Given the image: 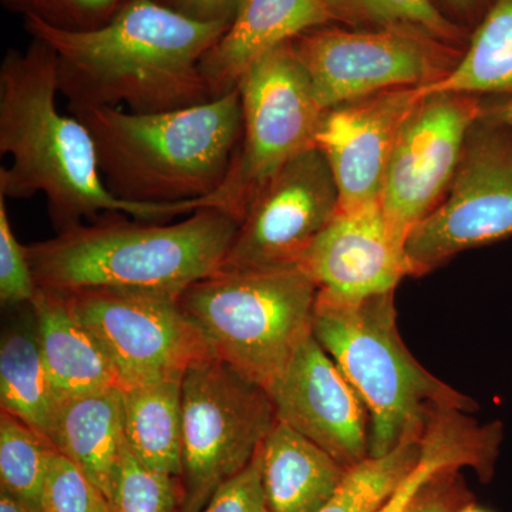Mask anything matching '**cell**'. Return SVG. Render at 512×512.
<instances>
[{
	"mask_svg": "<svg viewBox=\"0 0 512 512\" xmlns=\"http://www.w3.org/2000/svg\"><path fill=\"white\" fill-rule=\"evenodd\" d=\"M228 28L188 18L158 0H126L109 22L86 32L25 18L32 39L55 52L57 86L69 110L126 104L137 114L214 100L200 63Z\"/></svg>",
	"mask_w": 512,
	"mask_h": 512,
	"instance_id": "obj_1",
	"label": "cell"
},
{
	"mask_svg": "<svg viewBox=\"0 0 512 512\" xmlns=\"http://www.w3.org/2000/svg\"><path fill=\"white\" fill-rule=\"evenodd\" d=\"M57 94V59L49 46L33 39L28 49L6 53L0 66V153L12 163L0 168V195H45L57 232L107 214L158 222L217 208L214 198L134 204L114 197L101 177L92 133L57 109Z\"/></svg>",
	"mask_w": 512,
	"mask_h": 512,
	"instance_id": "obj_2",
	"label": "cell"
},
{
	"mask_svg": "<svg viewBox=\"0 0 512 512\" xmlns=\"http://www.w3.org/2000/svg\"><path fill=\"white\" fill-rule=\"evenodd\" d=\"M121 215H103L28 245L37 288L62 295L111 289L180 296L221 271L239 228L237 218L214 207L170 225Z\"/></svg>",
	"mask_w": 512,
	"mask_h": 512,
	"instance_id": "obj_3",
	"label": "cell"
},
{
	"mask_svg": "<svg viewBox=\"0 0 512 512\" xmlns=\"http://www.w3.org/2000/svg\"><path fill=\"white\" fill-rule=\"evenodd\" d=\"M69 111L92 133L107 190L134 204L215 198L242 136L238 89L165 113L137 114L121 107Z\"/></svg>",
	"mask_w": 512,
	"mask_h": 512,
	"instance_id": "obj_4",
	"label": "cell"
},
{
	"mask_svg": "<svg viewBox=\"0 0 512 512\" xmlns=\"http://www.w3.org/2000/svg\"><path fill=\"white\" fill-rule=\"evenodd\" d=\"M312 333L365 404L370 457L421 436L440 410H477L471 397L431 375L404 345L394 292L346 301L318 289Z\"/></svg>",
	"mask_w": 512,
	"mask_h": 512,
	"instance_id": "obj_5",
	"label": "cell"
},
{
	"mask_svg": "<svg viewBox=\"0 0 512 512\" xmlns=\"http://www.w3.org/2000/svg\"><path fill=\"white\" fill-rule=\"evenodd\" d=\"M316 298L318 286L291 266L220 271L178 301L212 355L268 390L312 335Z\"/></svg>",
	"mask_w": 512,
	"mask_h": 512,
	"instance_id": "obj_6",
	"label": "cell"
},
{
	"mask_svg": "<svg viewBox=\"0 0 512 512\" xmlns=\"http://www.w3.org/2000/svg\"><path fill=\"white\" fill-rule=\"evenodd\" d=\"M183 406L178 512H202L215 491L254 460L278 417L264 386L215 356L185 372Z\"/></svg>",
	"mask_w": 512,
	"mask_h": 512,
	"instance_id": "obj_7",
	"label": "cell"
},
{
	"mask_svg": "<svg viewBox=\"0 0 512 512\" xmlns=\"http://www.w3.org/2000/svg\"><path fill=\"white\" fill-rule=\"evenodd\" d=\"M242 136L231 170L215 194L241 224L249 205L289 161L315 147L325 110L291 43L252 64L238 84Z\"/></svg>",
	"mask_w": 512,
	"mask_h": 512,
	"instance_id": "obj_8",
	"label": "cell"
},
{
	"mask_svg": "<svg viewBox=\"0 0 512 512\" xmlns=\"http://www.w3.org/2000/svg\"><path fill=\"white\" fill-rule=\"evenodd\" d=\"M512 237V127L481 113L440 204L412 229L410 275L429 274L471 248Z\"/></svg>",
	"mask_w": 512,
	"mask_h": 512,
	"instance_id": "obj_9",
	"label": "cell"
},
{
	"mask_svg": "<svg viewBox=\"0 0 512 512\" xmlns=\"http://www.w3.org/2000/svg\"><path fill=\"white\" fill-rule=\"evenodd\" d=\"M323 110L399 87L441 82L463 57L461 47L394 29L308 30L291 42Z\"/></svg>",
	"mask_w": 512,
	"mask_h": 512,
	"instance_id": "obj_10",
	"label": "cell"
},
{
	"mask_svg": "<svg viewBox=\"0 0 512 512\" xmlns=\"http://www.w3.org/2000/svg\"><path fill=\"white\" fill-rule=\"evenodd\" d=\"M66 296L106 353L120 390L183 377L194 363L214 356L180 296L111 289Z\"/></svg>",
	"mask_w": 512,
	"mask_h": 512,
	"instance_id": "obj_11",
	"label": "cell"
},
{
	"mask_svg": "<svg viewBox=\"0 0 512 512\" xmlns=\"http://www.w3.org/2000/svg\"><path fill=\"white\" fill-rule=\"evenodd\" d=\"M483 107V97L474 94H427L404 123L379 201L390 231L402 244L446 195L468 131Z\"/></svg>",
	"mask_w": 512,
	"mask_h": 512,
	"instance_id": "obj_12",
	"label": "cell"
},
{
	"mask_svg": "<svg viewBox=\"0 0 512 512\" xmlns=\"http://www.w3.org/2000/svg\"><path fill=\"white\" fill-rule=\"evenodd\" d=\"M339 211V191L319 148L289 161L258 192L221 271L298 266Z\"/></svg>",
	"mask_w": 512,
	"mask_h": 512,
	"instance_id": "obj_13",
	"label": "cell"
},
{
	"mask_svg": "<svg viewBox=\"0 0 512 512\" xmlns=\"http://www.w3.org/2000/svg\"><path fill=\"white\" fill-rule=\"evenodd\" d=\"M268 393L278 420L318 444L346 470L370 457L365 404L313 333Z\"/></svg>",
	"mask_w": 512,
	"mask_h": 512,
	"instance_id": "obj_14",
	"label": "cell"
},
{
	"mask_svg": "<svg viewBox=\"0 0 512 512\" xmlns=\"http://www.w3.org/2000/svg\"><path fill=\"white\" fill-rule=\"evenodd\" d=\"M421 99L420 87H399L323 113L315 147L322 151L338 185L339 211L379 204L397 138Z\"/></svg>",
	"mask_w": 512,
	"mask_h": 512,
	"instance_id": "obj_15",
	"label": "cell"
},
{
	"mask_svg": "<svg viewBox=\"0 0 512 512\" xmlns=\"http://www.w3.org/2000/svg\"><path fill=\"white\" fill-rule=\"evenodd\" d=\"M298 268L319 291L346 301L394 292L410 275L404 244L390 231L380 204L338 211Z\"/></svg>",
	"mask_w": 512,
	"mask_h": 512,
	"instance_id": "obj_16",
	"label": "cell"
},
{
	"mask_svg": "<svg viewBox=\"0 0 512 512\" xmlns=\"http://www.w3.org/2000/svg\"><path fill=\"white\" fill-rule=\"evenodd\" d=\"M333 22L326 0H244L200 63L215 99L237 89L252 64L308 30Z\"/></svg>",
	"mask_w": 512,
	"mask_h": 512,
	"instance_id": "obj_17",
	"label": "cell"
},
{
	"mask_svg": "<svg viewBox=\"0 0 512 512\" xmlns=\"http://www.w3.org/2000/svg\"><path fill=\"white\" fill-rule=\"evenodd\" d=\"M30 306L40 353L60 400L120 389L110 360L74 311L69 296L37 288Z\"/></svg>",
	"mask_w": 512,
	"mask_h": 512,
	"instance_id": "obj_18",
	"label": "cell"
},
{
	"mask_svg": "<svg viewBox=\"0 0 512 512\" xmlns=\"http://www.w3.org/2000/svg\"><path fill=\"white\" fill-rule=\"evenodd\" d=\"M501 441L500 421L478 424L460 410L434 413L421 436L419 458L376 512H406L421 488L444 471L470 467L487 483L493 477Z\"/></svg>",
	"mask_w": 512,
	"mask_h": 512,
	"instance_id": "obj_19",
	"label": "cell"
},
{
	"mask_svg": "<svg viewBox=\"0 0 512 512\" xmlns=\"http://www.w3.org/2000/svg\"><path fill=\"white\" fill-rule=\"evenodd\" d=\"M50 440L110 503L126 441L120 389L62 400L57 407Z\"/></svg>",
	"mask_w": 512,
	"mask_h": 512,
	"instance_id": "obj_20",
	"label": "cell"
},
{
	"mask_svg": "<svg viewBox=\"0 0 512 512\" xmlns=\"http://www.w3.org/2000/svg\"><path fill=\"white\" fill-rule=\"evenodd\" d=\"M259 457L272 512H318L348 473L322 447L281 420L259 448Z\"/></svg>",
	"mask_w": 512,
	"mask_h": 512,
	"instance_id": "obj_21",
	"label": "cell"
},
{
	"mask_svg": "<svg viewBox=\"0 0 512 512\" xmlns=\"http://www.w3.org/2000/svg\"><path fill=\"white\" fill-rule=\"evenodd\" d=\"M183 377L120 390L128 446L146 466L178 478L183 473Z\"/></svg>",
	"mask_w": 512,
	"mask_h": 512,
	"instance_id": "obj_22",
	"label": "cell"
},
{
	"mask_svg": "<svg viewBox=\"0 0 512 512\" xmlns=\"http://www.w3.org/2000/svg\"><path fill=\"white\" fill-rule=\"evenodd\" d=\"M444 92L512 100V0H493L456 69L441 82L420 87L423 97Z\"/></svg>",
	"mask_w": 512,
	"mask_h": 512,
	"instance_id": "obj_23",
	"label": "cell"
},
{
	"mask_svg": "<svg viewBox=\"0 0 512 512\" xmlns=\"http://www.w3.org/2000/svg\"><path fill=\"white\" fill-rule=\"evenodd\" d=\"M60 402L40 353L35 326L9 332L0 348L2 412L12 414L50 439Z\"/></svg>",
	"mask_w": 512,
	"mask_h": 512,
	"instance_id": "obj_24",
	"label": "cell"
},
{
	"mask_svg": "<svg viewBox=\"0 0 512 512\" xmlns=\"http://www.w3.org/2000/svg\"><path fill=\"white\" fill-rule=\"evenodd\" d=\"M333 20L353 28L419 33L461 47L464 30L431 0H326Z\"/></svg>",
	"mask_w": 512,
	"mask_h": 512,
	"instance_id": "obj_25",
	"label": "cell"
},
{
	"mask_svg": "<svg viewBox=\"0 0 512 512\" xmlns=\"http://www.w3.org/2000/svg\"><path fill=\"white\" fill-rule=\"evenodd\" d=\"M57 448L49 437L12 414L0 412V483L36 510ZM40 511V510H39Z\"/></svg>",
	"mask_w": 512,
	"mask_h": 512,
	"instance_id": "obj_26",
	"label": "cell"
},
{
	"mask_svg": "<svg viewBox=\"0 0 512 512\" xmlns=\"http://www.w3.org/2000/svg\"><path fill=\"white\" fill-rule=\"evenodd\" d=\"M423 436V434H421ZM421 436L403 440L382 457L350 468L338 491L318 512H376L420 456Z\"/></svg>",
	"mask_w": 512,
	"mask_h": 512,
	"instance_id": "obj_27",
	"label": "cell"
},
{
	"mask_svg": "<svg viewBox=\"0 0 512 512\" xmlns=\"http://www.w3.org/2000/svg\"><path fill=\"white\" fill-rule=\"evenodd\" d=\"M183 487L178 477L146 466L127 441L121 450L119 473L111 495L113 512H178Z\"/></svg>",
	"mask_w": 512,
	"mask_h": 512,
	"instance_id": "obj_28",
	"label": "cell"
},
{
	"mask_svg": "<svg viewBox=\"0 0 512 512\" xmlns=\"http://www.w3.org/2000/svg\"><path fill=\"white\" fill-rule=\"evenodd\" d=\"M126 0H2L10 12L33 16L47 25L86 32L109 22Z\"/></svg>",
	"mask_w": 512,
	"mask_h": 512,
	"instance_id": "obj_29",
	"label": "cell"
},
{
	"mask_svg": "<svg viewBox=\"0 0 512 512\" xmlns=\"http://www.w3.org/2000/svg\"><path fill=\"white\" fill-rule=\"evenodd\" d=\"M99 491L73 461L57 451L40 495V512H93Z\"/></svg>",
	"mask_w": 512,
	"mask_h": 512,
	"instance_id": "obj_30",
	"label": "cell"
},
{
	"mask_svg": "<svg viewBox=\"0 0 512 512\" xmlns=\"http://www.w3.org/2000/svg\"><path fill=\"white\" fill-rule=\"evenodd\" d=\"M36 293L26 245L20 244L13 234L6 198L0 195V299L3 305H30Z\"/></svg>",
	"mask_w": 512,
	"mask_h": 512,
	"instance_id": "obj_31",
	"label": "cell"
},
{
	"mask_svg": "<svg viewBox=\"0 0 512 512\" xmlns=\"http://www.w3.org/2000/svg\"><path fill=\"white\" fill-rule=\"evenodd\" d=\"M202 512H272L262 484L259 450L247 468L215 491Z\"/></svg>",
	"mask_w": 512,
	"mask_h": 512,
	"instance_id": "obj_32",
	"label": "cell"
},
{
	"mask_svg": "<svg viewBox=\"0 0 512 512\" xmlns=\"http://www.w3.org/2000/svg\"><path fill=\"white\" fill-rule=\"evenodd\" d=\"M467 500L458 470L444 471L429 481L413 498L406 512H457Z\"/></svg>",
	"mask_w": 512,
	"mask_h": 512,
	"instance_id": "obj_33",
	"label": "cell"
},
{
	"mask_svg": "<svg viewBox=\"0 0 512 512\" xmlns=\"http://www.w3.org/2000/svg\"><path fill=\"white\" fill-rule=\"evenodd\" d=\"M200 22H224L231 25L244 0H158Z\"/></svg>",
	"mask_w": 512,
	"mask_h": 512,
	"instance_id": "obj_34",
	"label": "cell"
},
{
	"mask_svg": "<svg viewBox=\"0 0 512 512\" xmlns=\"http://www.w3.org/2000/svg\"><path fill=\"white\" fill-rule=\"evenodd\" d=\"M443 2L458 19L466 23H476L477 26L483 20L493 0H443Z\"/></svg>",
	"mask_w": 512,
	"mask_h": 512,
	"instance_id": "obj_35",
	"label": "cell"
},
{
	"mask_svg": "<svg viewBox=\"0 0 512 512\" xmlns=\"http://www.w3.org/2000/svg\"><path fill=\"white\" fill-rule=\"evenodd\" d=\"M483 116L512 127V100L484 99Z\"/></svg>",
	"mask_w": 512,
	"mask_h": 512,
	"instance_id": "obj_36",
	"label": "cell"
},
{
	"mask_svg": "<svg viewBox=\"0 0 512 512\" xmlns=\"http://www.w3.org/2000/svg\"><path fill=\"white\" fill-rule=\"evenodd\" d=\"M0 512H40L8 491L0 490Z\"/></svg>",
	"mask_w": 512,
	"mask_h": 512,
	"instance_id": "obj_37",
	"label": "cell"
},
{
	"mask_svg": "<svg viewBox=\"0 0 512 512\" xmlns=\"http://www.w3.org/2000/svg\"><path fill=\"white\" fill-rule=\"evenodd\" d=\"M93 512H113V510H111L110 504L107 503L106 498L100 494L99 498H97L96 505H94Z\"/></svg>",
	"mask_w": 512,
	"mask_h": 512,
	"instance_id": "obj_38",
	"label": "cell"
},
{
	"mask_svg": "<svg viewBox=\"0 0 512 512\" xmlns=\"http://www.w3.org/2000/svg\"><path fill=\"white\" fill-rule=\"evenodd\" d=\"M457 512H487L484 510H481V508L476 507L474 504H466L464 507H461L460 510Z\"/></svg>",
	"mask_w": 512,
	"mask_h": 512,
	"instance_id": "obj_39",
	"label": "cell"
}]
</instances>
